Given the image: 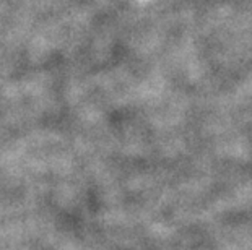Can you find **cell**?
Here are the masks:
<instances>
[]
</instances>
